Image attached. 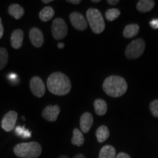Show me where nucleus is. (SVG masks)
Segmentation results:
<instances>
[{"instance_id":"1","label":"nucleus","mask_w":158,"mask_h":158,"mask_svg":"<svg viewBox=\"0 0 158 158\" xmlns=\"http://www.w3.org/2000/svg\"><path fill=\"white\" fill-rule=\"evenodd\" d=\"M46 84L51 93L59 96L68 94L72 87L70 78L61 72L51 74L47 79Z\"/></svg>"},{"instance_id":"2","label":"nucleus","mask_w":158,"mask_h":158,"mask_svg":"<svg viewBox=\"0 0 158 158\" xmlns=\"http://www.w3.org/2000/svg\"><path fill=\"white\" fill-rule=\"evenodd\" d=\"M106 94L112 98H119L127 90V84L125 79L118 76H110L106 78L102 84Z\"/></svg>"},{"instance_id":"3","label":"nucleus","mask_w":158,"mask_h":158,"mask_svg":"<svg viewBox=\"0 0 158 158\" xmlns=\"http://www.w3.org/2000/svg\"><path fill=\"white\" fill-rule=\"evenodd\" d=\"M13 152L20 158H37L42 153V147L35 141L21 143L15 146Z\"/></svg>"},{"instance_id":"4","label":"nucleus","mask_w":158,"mask_h":158,"mask_svg":"<svg viewBox=\"0 0 158 158\" xmlns=\"http://www.w3.org/2000/svg\"><path fill=\"white\" fill-rule=\"evenodd\" d=\"M86 18L92 31L95 34H101L106 28V24L100 10L95 8L88 9L86 11Z\"/></svg>"},{"instance_id":"5","label":"nucleus","mask_w":158,"mask_h":158,"mask_svg":"<svg viewBox=\"0 0 158 158\" xmlns=\"http://www.w3.org/2000/svg\"><path fill=\"white\" fill-rule=\"evenodd\" d=\"M145 50V42L138 38L132 41L125 50V55L128 59H137L143 54Z\"/></svg>"},{"instance_id":"6","label":"nucleus","mask_w":158,"mask_h":158,"mask_svg":"<svg viewBox=\"0 0 158 158\" xmlns=\"http://www.w3.org/2000/svg\"><path fill=\"white\" fill-rule=\"evenodd\" d=\"M51 31L54 38L56 40L64 39L68 35V28L65 21L61 18H57L53 21Z\"/></svg>"},{"instance_id":"7","label":"nucleus","mask_w":158,"mask_h":158,"mask_svg":"<svg viewBox=\"0 0 158 158\" xmlns=\"http://www.w3.org/2000/svg\"><path fill=\"white\" fill-rule=\"evenodd\" d=\"M29 86H30V89L32 94L37 98H42L45 94V85L40 77H32L29 82Z\"/></svg>"},{"instance_id":"8","label":"nucleus","mask_w":158,"mask_h":158,"mask_svg":"<svg viewBox=\"0 0 158 158\" xmlns=\"http://www.w3.org/2000/svg\"><path fill=\"white\" fill-rule=\"evenodd\" d=\"M18 114L15 110H10L4 116L2 120V127L6 132H10L15 127Z\"/></svg>"},{"instance_id":"9","label":"nucleus","mask_w":158,"mask_h":158,"mask_svg":"<svg viewBox=\"0 0 158 158\" xmlns=\"http://www.w3.org/2000/svg\"><path fill=\"white\" fill-rule=\"evenodd\" d=\"M70 21L73 27L77 30L84 31L87 28V21L81 13L73 12L70 15Z\"/></svg>"},{"instance_id":"10","label":"nucleus","mask_w":158,"mask_h":158,"mask_svg":"<svg viewBox=\"0 0 158 158\" xmlns=\"http://www.w3.org/2000/svg\"><path fill=\"white\" fill-rule=\"evenodd\" d=\"M60 113V107L58 105H49L46 106L42 112V116L48 122H56Z\"/></svg>"},{"instance_id":"11","label":"nucleus","mask_w":158,"mask_h":158,"mask_svg":"<svg viewBox=\"0 0 158 158\" xmlns=\"http://www.w3.org/2000/svg\"><path fill=\"white\" fill-rule=\"evenodd\" d=\"M29 39L31 44L36 48H40L44 43V36L42 31L37 27H33L30 29Z\"/></svg>"},{"instance_id":"12","label":"nucleus","mask_w":158,"mask_h":158,"mask_svg":"<svg viewBox=\"0 0 158 158\" xmlns=\"http://www.w3.org/2000/svg\"><path fill=\"white\" fill-rule=\"evenodd\" d=\"M94 118L92 114L89 112H85L83 114L80 118V127L81 132L84 133H87L93 124Z\"/></svg>"},{"instance_id":"13","label":"nucleus","mask_w":158,"mask_h":158,"mask_svg":"<svg viewBox=\"0 0 158 158\" xmlns=\"http://www.w3.org/2000/svg\"><path fill=\"white\" fill-rule=\"evenodd\" d=\"M23 41V31L17 29L13 31L10 37L11 46L15 49H19L22 46Z\"/></svg>"},{"instance_id":"14","label":"nucleus","mask_w":158,"mask_h":158,"mask_svg":"<svg viewBox=\"0 0 158 158\" xmlns=\"http://www.w3.org/2000/svg\"><path fill=\"white\" fill-rule=\"evenodd\" d=\"M94 107L95 113L98 116H103L104 114H106L108 110L107 102L105 101L104 100L100 98L96 99L94 100Z\"/></svg>"},{"instance_id":"15","label":"nucleus","mask_w":158,"mask_h":158,"mask_svg":"<svg viewBox=\"0 0 158 158\" xmlns=\"http://www.w3.org/2000/svg\"><path fill=\"white\" fill-rule=\"evenodd\" d=\"M8 13L15 19H21L24 15V9L20 5L18 4H13L10 5L8 7Z\"/></svg>"},{"instance_id":"16","label":"nucleus","mask_w":158,"mask_h":158,"mask_svg":"<svg viewBox=\"0 0 158 158\" xmlns=\"http://www.w3.org/2000/svg\"><path fill=\"white\" fill-rule=\"evenodd\" d=\"M155 7V2L152 0H140L138 2L137 10L141 13H147L152 10Z\"/></svg>"},{"instance_id":"17","label":"nucleus","mask_w":158,"mask_h":158,"mask_svg":"<svg viewBox=\"0 0 158 158\" xmlns=\"http://www.w3.org/2000/svg\"><path fill=\"white\" fill-rule=\"evenodd\" d=\"M109 135V130L105 125L100 126L96 130V137L99 143H103V142H105L108 139Z\"/></svg>"},{"instance_id":"18","label":"nucleus","mask_w":158,"mask_h":158,"mask_svg":"<svg viewBox=\"0 0 158 158\" xmlns=\"http://www.w3.org/2000/svg\"><path fill=\"white\" fill-rule=\"evenodd\" d=\"M116 156V149L110 145L104 146L99 153V158H115Z\"/></svg>"},{"instance_id":"19","label":"nucleus","mask_w":158,"mask_h":158,"mask_svg":"<svg viewBox=\"0 0 158 158\" xmlns=\"http://www.w3.org/2000/svg\"><path fill=\"white\" fill-rule=\"evenodd\" d=\"M139 31V26L136 23L127 25L123 31V36L126 38H131L136 36Z\"/></svg>"},{"instance_id":"20","label":"nucleus","mask_w":158,"mask_h":158,"mask_svg":"<svg viewBox=\"0 0 158 158\" xmlns=\"http://www.w3.org/2000/svg\"><path fill=\"white\" fill-rule=\"evenodd\" d=\"M71 143L77 147H81L84 143V137L82 132L78 128H75L73 131V138Z\"/></svg>"},{"instance_id":"21","label":"nucleus","mask_w":158,"mask_h":158,"mask_svg":"<svg viewBox=\"0 0 158 158\" xmlns=\"http://www.w3.org/2000/svg\"><path fill=\"white\" fill-rule=\"evenodd\" d=\"M54 16V10L51 7H45L40 12L39 17L41 21L46 22L50 21Z\"/></svg>"},{"instance_id":"22","label":"nucleus","mask_w":158,"mask_h":158,"mask_svg":"<svg viewBox=\"0 0 158 158\" xmlns=\"http://www.w3.org/2000/svg\"><path fill=\"white\" fill-rule=\"evenodd\" d=\"M8 52L5 48H0V70L6 66L8 62Z\"/></svg>"},{"instance_id":"23","label":"nucleus","mask_w":158,"mask_h":158,"mask_svg":"<svg viewBox=\"0 0 158 158\" xmlns=\"http://www.w3.org/2000/svg\"><path fill=\"white\" fill-rule=\"evenodd\" d=\"M120 10L116 8H110L108 9L106 12V18L108 21H113L116 20L120 15Z\"/></svg>"},{"instance_id":"24","label":"nucleus","mask_w":158,"mask_h":158,"mask_svg":"<svg viewBox=\"0 0 158 158\" xmlns=\"http://www.w3.org/2000/svg\"><path fill=\"white\" fill-rule=\"evenodd\" d=\"M15 134L19 137L23 138H28L31 137V132H29L28 130H27L24 127L21 126H17L15 127Z\"/></svg>"},{"instance_id":"25","label":"nucleus","mask_w":158,"mask_h":158,"mask_svg":"<svg viewBox=\"0 0 158 158\" xmlns=\"http://www.w3.org/2000/svg\"><path fill=\"white\" fill-rule=\"evenodd\" d=\"M149 109L152 115L158 118V100H154L149 105Z\"/></svg>"},{"instance_id":"26","label":"nucleus","mask_w":158,"mask_h":158,"mask_svg":"<svg viewBox=\"0 0 158 158\" xmlns=\"http://www.w3.org/2000/svg\"><path fill=\"white\" fill-rule=\"evenodd\" d=\"M149 25L152 28L157 29H158V19H152L149 22Z\"/></svg>"},{"instance_id":"27","label":"nucleus","mask_w":158,"mask_h":158,"mask_svg":"<svg viewBox=\"0 0 158 158\" xmlns=\"http://www.w3.org/2000/svg\"><path fill=\"white\" fill-rule=\"evenodd\" d=\"M115 158H131V157H130V155H127V154L124 152H120L116 156Z\"/></svg>"},{"instance_id":"28","label":"nucleus","mask_w":158,"mask_h":158,"mask_svg":"<svg viewBox=\"0 0 158 158\" xmlns=\"http://www.w3.org/2000/svg\"><path fill=\"white\" fill-rule=\"evenodd\" d=\"M4 35V27L2 23V19L0 18V39L3 37Z\"/></svg>"},{"instance_id":"29","label":"nucleus","mask_w":158,"mask_h":158,"mask_svg":"<svg viewBox=\"0 0 158 158\" xmlns=\"http://www.w3.org/2000/svg\"><path fill=\"white\" fill-rule=\"evenodd\" d=\"M107 2L110 5H116L119 2L118 0H107Z\"/></svg>"},{"instance_id":"30","label":"nucleus","mask_w":158,"mask_h":158,"mask_svg":"<svg viewBox=\"0 0 158 158\" xmlns=\"http://www.w3.org/2000/svg\"><path fill=\"white\" fill-rule=\"evenodd\" d=\"M67 2H68L73 4V5H78V4H80L81 2V0H68Z\"/></svg>"},{"instance_id":"31","label":"nucleus","mask_w":158,"mask_h":158,"mask_svg":"<svg viewBox=\"0 0 158 158\" xmlns=\"http://www.w3.org/2000/svg\"><path fill=\"white\" fill-rule=\"evenodd\" d=\"M17 78H18V76L14 73H11L10 76H8L9 80H16Z\"/></svg>"},{"instance_id":"32","label":"nucleus","mask_w":158,"mask_h":158,"mask_svg":"<svg viewBox=\"0 0 158 158\" xmlns=\"http://www.w3.org/2000/svg\"><path fill=\"white\" fill-rule=\"evenodd\" d=\"M73 158H86V157L83 154H78V155H75Z\"/></svg>"},{"instance_id":"33","label":"nucleus","mask_w":158,"mask_h":158,"mask_svg":"<svg viewBox=\"0 0 158 158\" xmlns=\"http://www.w3.org/2000/svg\"><path fill=\"white\" fill-rule=\"evenodd\" d=\"M57 47H58L59 48H60V49H62V48H63L64 47V43H58V45H57Z\"/></svg>"},{"instance_id":"34","label":"nucleus","mask_w":158,"mask_h":158,"mask_svg":"<svg viewBox=\"0 0 158 158\" xmlns=\"http://www.w3.org/2000/svg\"><path fill=\"white\" fill-rule=\"evenodd\" d=\"M53 2L52 0H42V2L43 3H45V4L50 3V2Z\"/></svg>"},{"instance_id":"35","label":"nucleus","mask_w":158,"mask_h":158,"mask_svg":"<svg viewBox=\"0 0 158 158\" xmlns=\"http://www.w3.org/2000/svg\"><path fill=\"white\" fill-rule=\"evenodd\" d=\"M58 158H70V157L67 155H61V156H59Z\"/></svg>"},{"instance_id":"36","label":"nucleus","mask_w":158,"mask_h":158,"mask_svg":"<svg viewBox=\"0 0 158 158\" xmlns=\"http://www.w3.org/2000/svg\"><path fill=\"white\" fill-rule=\"evenodd\" d=\"M92 2L94 3H98L100 2V0H92Z\"/></svg>"}]
</instances>
